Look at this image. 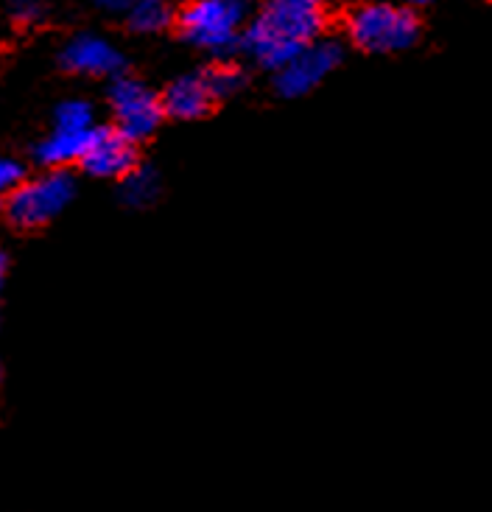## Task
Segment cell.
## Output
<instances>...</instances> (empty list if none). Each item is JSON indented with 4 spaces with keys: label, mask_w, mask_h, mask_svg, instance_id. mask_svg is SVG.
<instances>
[{
    "label": "cell",
    "mask_w": 492,
    "mask_h": 512,
    "mask_svg": "<svg viewBox=\"0 0 492 512\" xmlns=\"http://www.w3.org/2000/svg\"><path fill=\"white\" fill-rule=\"evenodd\" d=\"M328 0H266L246 23L241 51L260 68L277 70L328 31Z\"/></svg>",
    "instance_id": "obj_1"
},
{
    "label": "cell",
    "mask_w": 492,
    "mask_h": 512,
    "mask_svg": "<svg viewBox=\"0 0 492 512\" xmlns=\"http://www.w3.org/2000/svg\"><path fill=\"white\" fill-rule=\"evenodd\" d=\"M347 37L367 54H400L420 40V17L406 3L364 0L347 14Z\"/></svg>",
    "instance_id": "obj_2"
},
{
    "label": "cell",
    "mask_w": 492,
    "mask_h": 512,
    "mask_svg": "<svg viewBox=\"0 0 492 512\" xmlns=\"http://www.w3.org/2000/svg\"><path fill=\"white\" fill-rule=\"evenodd\" d=\"M249 0H188L177 14V28L193 48L230 54L241 48Z\"/></svg>",
    "instance_id": "obj_3"
},
{
    "label": "cell",
    "mask_w": 492,
    "mask_h": 512,
    "mask_svg": "<svg viewBox=\"0 0 492 512\" xmlns=\"http://www.w3.org/2000/svg\"><path fill=\"white\" fill-rule=\"evenodd\" d=\"M73 194H76L73 177L62 168H54V171H45L40 177L23 182L6 199V216H9V222L26 227V230L42 227L68 208Z\"/></svg>",
    "instance_id": "obj_4"
},
{
    "label": "cell",
    "mask_w": 492,
    "mask_h": 512,
    "mask_svg": "<svg viewBox=\"0 0 492 512\" xmlns=\"http://www.w3.org/2000/svg\"><path fill=\"white\" fill-rule=\"evenodd\" d=\"M110 110L115 118V129L132 143L151 138L165 118L163 96H157L151 87L132 76H118L112 82Z\"/></svg>",
    "instance_id": "obj_5"
},
{
    "label": "cell",
    "mask_w": 492,
    "mask_h": 512,
    "mask_svg": "<svg viewBox=\"0 0 492 512\" xmlns=\"http://www.w3.org/2000/svg\"><path fill=\"white\" fill-rule=\"evenodd\" d=\"M342 45L336 40H316L274 73V87L283 98H302L342 65Z\"/></svg>",
    "instance_id": "obj_6"
},
{
    "label": "cell",
    "mask_w": 492,
    "mask_h": 512,
    "mask_svg": "<svg viewBox=\"0 0 492 512\" xmlns=\"http://www.w3.org/2000/svg\"><path fill=\"white\" fill-rule=\"evenodd\" d=\"M79 166L101 180H126L137 168L135 143L123 138L115 126H96Z\"/></svg>",
    "instance_id": "obj_7"
},
{
    "label": "cell",
    "mask_w": 492,
    "mask_h": 512,
    "mask_svg": "<svg viewBox=\"0 0 492 512\" xmlns=\"http://www.w3.org/2000/svg\"><path fill=\"white\" fill-rule=\"evenodd\" d=\"M59 59H62V68L70 70V73L93 76V79H104V76L118 79V73L123 70L121 51L98 34H76L62 48Z\"/></svg>",
    "instance_id": "obj_8"
},
{
    "label": "cell",
    "mask_w": 492,
    "mask_h": 512,
    "mask_svg": "<svg viewBox=\"0 0 492 512\" xmlns=\"http://www.w3.org/2000/svg\"><path fill=\"white\" fill-rule=\"evenodd\" d=\"M213 104H216V96L207 84L205 73L179 76L165 87L163 93L165 115H171L177 121H196V118L207 115Z\"/></svg>",
    "instance_id": "obj_9"
},
{
    "label": "cell",
    "mask_w": 492,
    "mask_h": 512,
    "mask_svg": "<svg viewBox=\"0 0 492 512\" xmlns=\"http://www.w3.org/2000/svg\"><path fill=\"white\" fill-rule=\"evenodd\" d=\"M93 132H68V129H56L54 126V132L37 146V160L42 166H48V171H54V168L65 171V166H70V163H82Z\"/></svg>",
    "instance_id": "obj_10"
},
{
    "label": "cell",
    "mask_w": 492,
    "mask_h": 512,
    "mask_svg": "<svg viewBox=\"0 0 492 512\" xmlns=\"http://www.w3.org/2000/svg\"><path fill=\"white\" fill-rule=\"evenodd\" d=\"M126 23L137 34H160L171 23H177V17L168 0H132Z\"/></svg>",
    "instance_id": "obj_11"
},
{
    "label": "cell",
    "mask_w": 492,
    "mask_h": 512,
    "mask_svg": "<svg viewBox=\"0 0 492 512\" xmlns=\"http://www.w3.org/2000/svg\"><path fill=\"white\" fill-rule=\"evenodd\" d=\"M56 129H68V132H93L96 129V112L93 104H87L82 98H68L62 101L54 112Z\"/></svg>",
    "instance_id": "obj_12"
},
{
    "label": "cell",
    "mask_w": 492,
    "mask_h": 512,
    "mask_svg": "<svg viewBox=\"0 0 492 512\" xmlns=\"http://www.w3.org/2000/svg\"><path fill=\"white\" fill-rule=\"evenodd\" d=\"M160 194V180L154 177V171L146 168H135L126 180H123V199L135 208L151 205Z\"/></svg>",
    "instance_id": "obj_13"
},
{
    "label": "cell",
    "mask_w": 492,
    "mask_h": 512,
    "mask_svg": "<svg viewBox=\"0 0 492 512\" xmlns=\"http://www.w3.org/2000/svg\"><path fill=\"white\" fill-rule=\"evenodd\" d=\"M205 79L216 101H224V98L235 96L244 87V70L233 65V62H219V65L205 70Z\"/></svg>",
    "instance_id": "obj_14"
},
{
    "label": "cell",
    "mask_w": 492,
    "mask_h": 512,
    "mask_svg": "<svg viewBox=\"0 0 492 512\" xmlns=\"http://www.w3.org/2000/svg\"><path fill=\"white\" fill-rule=\"evenodd\" d=\"M26 182V168L14 157L0 154V196H12Z\"/></svg>",
    "instance_id": "obj_15"
},
{
    "label": "cell",
    "mask_w": 492,
    "mask_h": 512,
    "mask_svg": "<svg viewBox=\"0 0 492 512\" xmlns=\"http://www.w3.org/2000/svg\"><path fill=\"white\" fill-rule=\"evenodd\" d=\"M9 14H12L17 23H37L42 17V3L40 0H12L9 3Z\"/></svg>",
    "instance_id": "obj_16"
},
{
    "label": "cell",
    "mask_w": 492,
    "mask_h": 512,
    "mask_svg": "<svg viewBox=\"0 0 492 512\" xmlns=\"http://www.w3.org/2000/svg\"><path fill=\"white\" fill-rule=\"evenodd\" d=\"M90 3L104 12H129V6H132V0H90Z\"/></svg>",
    "instance_id": "obj_17"
},
{
    "label": "cell",
    "mask_w": 492,
    "mask_h": 512,
    "mask_svg": "<svg viewBox=\"0 0 492 512\" xmlns=\"http://www.w3.org/2000/svg\"><path fill=\"white\" fill-rule=\"evenodd\" d=\"M6 266H9V261H6V255L0 252V289H3V283H6Z\"/></svg>",
    "instance_id": "obj_18"
},
{
    "label": "cell",
    "mask_w": 492,
    "mask_h": 512,
    "mask_svg": "<svg viewBox=\"0 0 492 512\" xmlns=\"http://www.w3.org/2000/svg\"><path fill=\"white\" fill-rule=\"evenodd\" d=\"M411 6H428V3H437V0H409Z\"/></svg>",
    "instance_id": "obj_19"
}]
</instances>
